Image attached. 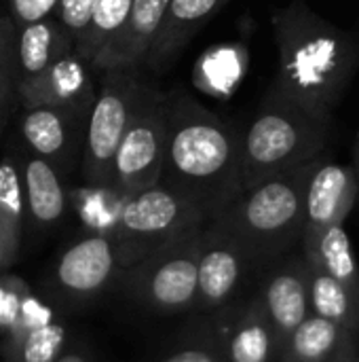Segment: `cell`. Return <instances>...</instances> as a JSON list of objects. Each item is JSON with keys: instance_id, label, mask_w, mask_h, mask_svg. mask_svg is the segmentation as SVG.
I'll return each mask as SVG.
<instances>
[{"instance_id": "cell-1", "label": "cell", "mask_w": 359, "mask_h": 362, "mask_svg": "<svg viewBox=\"0 0 359 362\" xmlns=\"http://www.w3.org/2000/svg\"><path fill=\"white\" fill-rule=\"evenodd\" d=\"M243 136L235 123L186 91L169 93L167 148L161 185L216 221L243 191Z\"/></svg>"}, {"instance_id": "cell-2", "label": "cell", "mask_w": 359, "mask_h": 362, "mask_svg": "<svg viewBox=\"0 0 359 362\" xmlns=\"http://www.w3.org/2000/svg\"><path fill=\"white\" fill-rule=\"evenodd\" d=\"M279 70L273 85L332 119L359 66V42L303 0L273 11Z\"/></svg>"}, {"instance_id": "cell-3", "label": "cell", "mask_w": 359, "mask_h": 362, "mask_svg": "<svg viewBox=\"0 0 359 362\" xmlns=\"http://www.w3.org/2000/svg\"><path fill=\"white\" fill-rule=\"evenodd\" d=\"M320 159L243 191L209 225L237 242L254 263L281 259L303 244L307 187Z\"/></svg>"}, {"instance_id": "cell-4", "label": "cell", "mask_w": 359, "mask_h": 362, "mask_svg": "<svg viewBox=\"0 0 359 362\" xmlns=\"http://www.w3.org/2000/svg\"><path fill=\"white\" fill-rule=\"evenodd\" d=\"M332 119H326L273 83L243 136L245 191L326 155Z\"/></svg>"}, {"instance_id": "cell-5", "label": "cell", "mask_w": 359, "mask_h": 362, "mask_svg": "<svg viewBox=\"0 0 359 362\" xmlns=\"http://www.w3.org/2000/svg\"><path fill=\"white\" fill-rule=\"evenodd\" d=\"M207 225L209 221L197 204L159 182L125 197L116 221L118 250L127 263H142Z\"/></svg>"}, {"instance_id": "cell-6", "label": "cell", "mask_w": 359, "mask_h": 362, "mask_svg": "<svg viewBox=\"0 0 359 362\" xmlns=\"http://www.w3.org/2000/svg\"><path fill=\"white\" fill-rule=\"evenodd\" d=\"M140 70L110 68L99 72L102 78L87 121L83 148V172L91 185L112 189L114 159L146 85Z\"/></svg>"}, {"instance_id": "cell-7", "label": "cell", "mask_w": 359, "mask_h": 362, "mask_svg": "<svg viewBox=\"0 0 359 362\" xmlns=\"http://www.w3.org/2000/svg\"><path fill=\"white\" fill-rule=\"evenodd\" d=\"M169 125V93L146 81L140 104L118 146L112 189L123 197L161 182Z\"/></svg>"}, {"instance_id": "cell-8", "label": "cell", "mask_w": 359, "mask_h": 362, "mask_svg": "<svg viewBox=\"0 0 359 362\" xmlns=\"http://www.w3.org/2000/svg\"><path fill=\"white\" fill-rule=\"evenodd\" d=\"M203 231L165 246L138 263L142 272V299L152 310L161 314H180L197 305L199 252Z\"/></svg>"}, {"instance_id": "cell-9", "label": "cell", "mask_w": 359, "mask_h": 362, "mask_svg": "<svg viewBox=\"0 0 359 362\" xmlns=\"http://www.w3.org/2000/svg\"><path fill=\"white\" fill-rule=\"evenodd\" d=\"M87 121L89 112L59 106H32L23 108L19 132L28 151L49 159L53 165H68L78 155L83 159Z\"/></svg>"}, {"instance_id": "cell-10", "label": "cell", "mask_w": 359, "mask_h": 362, "mask_svg": "<svg viewBox=\"0 0 359 362\" xmlns=\"http://www.w3.org/2000/svg\"><path fill=\"white\" fill-rule=\"evenodd\" d=\"M93 72V66L72 51L38 76L19 83V104L23 108L59 106L91 115L97 98Z\"/></svg>"}, {"instance_id": "cell-11", "label": "cell", "mask_w": 359, "mask_h": 362, "mask_svg": "<svg viewBox=\"0 0 359 362\" xmlns=\"http://www.w3.org/2000/svg\"><path fill=\"white\" fill-rule=\"evenodd\" d=\"M359 197V180L353 165L317 161L307 187V216L303 244L336 223H345Z\"/></svg>"}, {"instance_id": "cell-12", "label": "cell", "mask_w": 359, "mask_h": 362, "mask_svg": "<svg viewBox=\"0 0 359 362\" xmlns=\"http://www.w3.org/2000/svg\"><path fill=\"white\" fill-rule=\"evenodd\" d=\"M260 303L275 331L277 350L281 352L290 335L313 314L305 255L286 261L269 276Z\"/></svg>"}, {"instance_id": "cell-13", "label": "cell", "mask_w": 359, "mask_h": 362, "mask_svg": "<svg viewBox=\"0 0 359 362\" xmlns=\"http://www.w3.org/2000/svg\"><path fill=\"white\" fill-rule=\"evenodd\" d=\"M254 261L229 235L207 225L199 252V308L224 305L241 286Z\"/></svg>"}, {"instance_id": "cell-14", "label": "cell", "mask_w": 359, "mask_h": 362, "mask_svg": "<svg viewBox=\"0 0 359 362\" xmlns=\"http://www.w3.org/2000/svg\"><path fill=\"white\" fill-rule=\"evenodd\" d=\"M229 2L231 0H169L142 68L154 74L167 72L197 32Z\"/></svg>"}, {"instance_id": "cell-15", "label": "cell", "mask_w": 359, "mask_h": 362, "mask_svg": "<svg viewBox=\"0 0 359 362\" xmlns=\"http://www.w3.org/2000/svg\"><path fill=\"white\" fill-rule=\"evenodd\" d=\"M167 6L169 0H133L125 25L93 59V70L104 72L110 68H142Z\"/></svg>"}, {"instance_id": "cell-16", "label": "cell", "mask_w": 359, "mask_h": 362, "mask_svg": "<svg viewBox=\"0 0 359 362\" xmlns=\"http://www.w3.org/2000/svg\"><path fill=\"white\" fill-rule=\"evenodd\" d=\"M76 51L72 36L57 17H44L17 28V68L19 83H25L49 66Z\"/></svg>"}, {"instance_id": "cell-17", "label": "cell", "mask_w": 359, "mask_h": 362, "mask_svg": "<svg viewBox=\"0 0 359 362\" xmlns=\"http://www.w3.org/2000/svg\"><path fill=\"white\" fill-rule=\"evenodd\" d=\"M116 265V248L104 235H91L74 244L61 259L57 276L63 286L76 293L102 288Z\"/></svg>"}, {"instance_id": "cell-18", "label": "cell", "mask_w": 359, "mask_h": 362, "mask_svg": "<svg viewBox=\"0 0 359 362\" xmlns=\"http://www.w3.org/2000/svg\"><path fill=\"white\" fill-rule=\"evenodd\" d=\"M353 333L343 325L311 314L286 341L281 354L307 362H343L353 358Z\"/></svg>"}, {"instance_id": "cell-19", "label": "cell", "mask_w": 359, "mask_h": 362, "mask_svg": "<svg viewBox=\"0 0 359 362\" xmlns=\"http://www.w3.org/2000/svg\"><path fill=\"white\" fill-rule=\"evenodd\" d=\"M303 255L311 265L322 267L359 297V265L351 240L345 231V223H336L305 242Z\"/></svg>"}, {"instance_id": "cell-20", "label": "cell", "mask_w": 359, "mask_h": 362, "mask_svg": "<svg viewBox=\"0 0 359 362\" xmlns=\"http://www.w3.org/2000/svg\"><path fill=\"white\" fill-rule=\"evenodd\" d=\"M21 176L28 195V206L38 223H55L66 208V193L55 165L28 151L21 159Z\"/></svg>"}, {"instance_id": "cell-21", "label": "cell", "mask_w": 359, "mask_h": 362, "mask_svg": "<svg viewBox=\"0 0 359 362\" xmlns=\"http://www.w3.org/2000/svg\"><path fill=\"white\" fill-rule=\"evenodd\" d=\"M309 265V293L313 314L334 320L349 329L351 333L359 331V297L349 291L343 282L332 278L317 265Z\"/></svg>"}, {"instance_id": "cell-22", "label": "cell", "mask_w": 359, "mask_h": 362, "mask_svg": "<svg viewBox=\"0 0 359 362\" xmlns=\"http://www.w3.org/2000/svg\"><path fill=\"white\" fill-rule=\"evenodd\" d=\"M226 348L231 362H271L277 350V339L260 301L243 312Z\"/></svg>"}, {"instance_id": "cell-23", "label": "cell", "mask_w": 359, "mask_h": 362, "mask_svg": "<svg viewBox=\"0 0 359 362\" xmlns=\"http://www.w3.org/2000/svg\"><path fill=\"white\" fill-rule=\"evenodd\" d=\"M23 210V176L15 155L0 159V257L17 244Z\"/></svg>"}, {"instance_id": "cell-24", "label": "cell", "mask_w": 359, "mask_h": 362, "mask_svg": "<svg viewBox=\"0 0 359 362\" xmlns=\"http://www.w3.org/2000/svg\"><path fill=\"white\" fill-rule=\"evenodd\" d=\"M133 0H97L91 23L87 28L85 38L76 47V53L93 64V59L102 53V49L118 34L125 25Z\"/></svg>"}, {"instance_id": "cell-25", "label": "cell", "mask_w": 359, "mask_h": 362, "mask_svg": "<svg viewBox=\"0 0 359 362\" xmlns=\"http://www.w3.org/2000/svg\"><path fill=\"white\" fill-rule=\"evenodd\" d=\"M15 104H19L17 25L11 15H0V134L11 119Z\"/></svg>"}, {"instance_id": "cell-26", "label": "cell", "mask_w": 359, "mask_h": 362, "mask_svg": "<svg viewBox=\"0 0 359 362\" xmlns=\"http://www.w3.org/2000/svg\"><path fill=\"white\" fill-rule=\"evenodd\" d=\"M95 4L97 0H59L57 2L53 17H57L59 23L66 28V32L72 36L74 47H78L80 40L85 38Z\"/></svg>"}, {"instance_id": "cell-27", "label": "cell", "mask_w": 359, "mask_h": 362, "mask_svg": "<svg viewBox=\"0 0 359 362\" xmlns=\"http://www.w3.org/2000/svg\"><path fill=\"white\" fill-rule=\"evenodd\" d=\"M63 344V331L59 327H40L25 341V362H51Z\"/></svg>"}, {"instance_id": "cell-28", "label": "cell", "mask_w": 359, "mask_h": 362, "mask_svg": "<svg viewBox=\"0 0 359 362\" xmlns=\"http://www.w3.org/2000/svg\"><path fill=\"white\" fill-rule=\"evenodd\" d=\"M59 0H6L8 15L15 21V25H25L44 17H51L55 13Z\"/></svg>"}, {"instance_id": "cell-29", "label": "cell", "mask_w": 359, "mask_h": 362, "mask_svg": "<svg viewBox=\"0 0 359 362\" xmlns=\"http://www.w3.org/2000/svg\"><path fill=\"white\" fill-rule=\"evenodd\" d=\"M163 362H218V361H216V356H214L209 350H203V348H188V350H182V352L171 354L169 358H165Z\"/></svg>"}, {"instance_id": "cell-30", "label": "cell", "mask_w": 359, "mask_h": 362, "mask_svg": "<svg viewBox=\"0 0 359 362\" xmlns=\"http://www.w3.org/2000/svg\"><path fill=\"white\" fill-rule=\"evenodd\" d=\"M353 168H355V174H358V180H359V138H358V144H355V151H353Z\"/></svg>"}, {"instance_id": "cell-31", "label": "cell", "mask_w": 359, "mask_h": 362, "mask_svg": "<svg viewBox=\"0 0 359 362\" xmlns=\"http://www.w3.org/2000/svg\"><path fill=\"white\" fill-rule=\"evenodd\" d=\"M281 362H307V361H298V358H292V356H286V354H281ZM343 362H355V361L351 358V361H343Z\"/></svg>"}, {"instance_id": "cell-32", "label": "cell", "mask_w": 359, "mask_h": 362, "mask_svg": "<svg viewBox=\"0 0 359 362\" xmlns=\"http://www.w3.org/2000/svg\"><path fill=\"white\" fill-rule=\"evenodd\" d=\"M59 362H85V361H83L80 356H74V354H72V356H63Z\"/></svg>"}, {"instance_id": "cell-33", "label": "cell", "mask_w": 359, "mask_h": 362, "mask_svg": "<svg viewBox=\"0 0 359 362\" xmlns=\"http://www.w3.org/2000/svg\"><path fill=\"white\" fill-rule=\"evenodd\" d=\"M0 15H2V13H0Z\"/></svg>"}]
</instances>
